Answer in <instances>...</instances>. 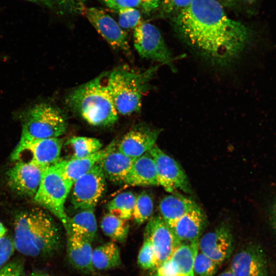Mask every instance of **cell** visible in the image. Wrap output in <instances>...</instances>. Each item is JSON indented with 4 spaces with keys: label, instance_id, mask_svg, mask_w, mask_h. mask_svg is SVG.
<instances>
[{
    "label": "cell",
    "instance_id": "6da1fadb",
    "mask_svg": "<svg viewBox=\"0 0 276 276\" xmlns=\"http://www.w3.org/2000/svg\"><path fill=\"white\" fill-rule=\"evenodd\" d=\"M174 26L189 45L220 65L233 61L252 40L249 28L229 18L216 0H193L177 13Z\"/></svg>",
    "mask_w": 276,
    "mask_h": 276
},
{
    "label": "cell",
    "instance_id": "7a4b0ae2",
    "mask_svg": "<svg viewBox=\"0 0 276 276\" xmlns=\"http://www.w3.org/2000/svg\"><path fill=\"white\" fill-rule=\"evenodd\" d=\"M13 242L15 249L20 253L38 257L56 251L61 238L51 216L41 209L33 208L16 217Z\"/></svg>",
    "mask_w": 276,
    "mask_h": 276
},
{
    "label": "cell",
    "instance_id": "3957f363",
    "mask_svg": "<svg viewBox=\"0 0 276 276\" xmlns=\"http://www.w3.org/2000/svg\"><path fill=\"white\" fill-rule=\"evenodd\" d=\"M106 73L78 86L66 99V104L74 112L95 126H109L118 119V113L104 83Z\"/></svg>",
    "mask_w": 276,
    "mask_h": 276
},
{
    "label": "cell",
    "instance_id": "277c9868",
    "mask_svg": "<svg viewBox=\"0 0 276 276\" xmlns=\"http://www.w3.org/2000/svg\"><path fill=\"white\" fill-rule=\"evenodd\" d=\"M158 67L136 72L120 66L107 73L105 84L118 114L130 115L140 110L143 95Z\"/></svg>",
    "mask_w": 276,
    "mask_h": 276
},
{
    "label": "cell",
    "instance_id": "5b68a950",
    "mask_svg": "<svg viewBox=\"0 0 276 276\" xmlns=\"http://www.w3.org/2000/svg\"><path fill=\"white\" fill-rule=\"evenodd\" d=\"M62 112L46 103L34 105L27 112L22 125L21 141L59 137L67 129Z\"/></svg>",
    "mask_w": 276,
    "mask_h": 276
},
{
    "label": "cell",
    "instance_id": "8992f818",
    "mask_svg": "<svg viewBox=\"0 0 276 276\" xmlns=\"http://www.w3.org/2000/svg\"><path fill=\"white\" fill-rule=\"evenodd\" d=\"M72 188L55 164L44 172L39 187L34 197L37 204L59 219L65 229L69 217L65 213L64 204Z\"/></svg>",
    "mask_w": 276,
    "mask_h": 276
},
{
    "label": "cell",
    "instance_id": "52a82bcc",
    "mask_svg": "<svg viewBox=\"0 0 276 276\" xmlns=\"http://www.w3.org/2000/svg\"><path fill=\"white\" fill-rule=\"evenodd\" d=\"M133 43L140 56L169 65L174 69L173 58L158 29L148 22L134 29Z\"/></svg>",
    "mask_w": 276,
    "mask_h": 276
},
{
    "label": "cell",
    "instance_id": "ba28073f",
    "mask_svg": "<svg viewBox=\"0 0 276 276\" xmlns=\"http://www.w3.org/2000/svg\"><path fill=\"white\" fill-rule=\"evenodd\" d=\"M105 188L106 178L98 163L74 182L71 189V203L78 210L94 209Z\"/></svg>",
    "mask_w": 276,
    "mask_h": 276
},
{
    "label": "cell",
    "instance_id": "9c48e42d",
    "mask_svg": "<svg viewBox=\"0 0 276 276\" xmlns=\"http://www.w3.org/2000/svg\"><path fill=\"white\" fill-rule=\"evenodd\" d=\"M154 159L159 186L168 192L180 189L191 193V189L183 169L172 157L155 145L149 151Z\"/></svg>",
    "mask_w": 276,
    "mask_h": 276
},
{
    "label": "cell",
    "instance_id": "30bf717a",
    "mask_svg": "<svg viewBox=\"0 0 276 276\" xmlns=\"http://www.w3.org/2000/svg\"><path fill=\"white\" fill-rule=\"evenodd\" d=\"M63 143V139L60 137L19 141L11 154V159L17 161L22 154L29 152L31 155L29 160L48 168L60 160Z\"/></svg>",
    "mask_w": 276,
    "mask_h": 276
},
{
    "label": "cell",
    "instance_id": "8fae6325",
    "mask_svg": "<svg viewBox=\"0 0 276 276\" xmlns=\"http://www.w3.org/2000/svg\"><path fill=\"white\" fill-rule=\"evenodd\" d=\"M81 13L112 48L131 54L127 34L112 17L95 7H85Z\"/></svg>",
    "mask_w": 276,
    "mask_h": 276
},
{
    "label": "cell",
    "instance_id": "7c38bea8",
    "mask_svg": "<svg viewBox=\"0 0 276 276\" xmlns=\"http://www.w3.org/2000/svg\"><path fill=\"white\" fill-rule=\"evenodd\" d=\"M16 162L6 173L8 185L17 194L34 198L47 168L31 160Z\"/></svg>",
    "mask_w": 276,
    "mask_h": 276
},
{
    "label": "cell",
    "instance_id": "4fadbf2b",
    "mask_svg": "<svg viewBox=\"0 0 276 276\" xmlns=\"http://www.w3.org/2000/svg\"><path fill=\"white\" fill-rule=\"evenodd\" d=\"M144 238L151 243L159 264L169 258L181 244L160 215L149 219L145 229Z\"/></svg>",
    "mask_w": 276,
    "mask_h": 276
},
{
    "label": "cell",
    "instance_id": "5bb4252c",
    "mask_svg": "<svg viewBox=\"0 0 276 276\" xmlns=\"http://www.w3.org/2000/svg\"><path fill=\"white\" fill-rule=\"evenodd\" d=\"M198 242L180 244L169 258L152 269L150 276H195L193 265Z\"/></svg>",
    "mask_w": 276,
    "mask_h": 276
},
{
    "label": "cell",
    "instance_id": "9a60e30c",
    "mask_svg": "<svg viewBox=\"0 0 276 276\" xmlns=\"http://www.w3.org/2000/svg\"><path fill=\"white\" fill-rule=\"evenodd\" d=\"M229 268L235 276H267L268 274L265 253L257 245H249L238 251Z\"/></svg>",
    "mask_w": 276,
    "mask_h": 276
},
{
    "label": "cell",
    "instance_id": "2e32d148",
    "mask_svg": "<svg viewBox=\"0 0 276 276\" xmlns=\"http://www.w3.org/2000/svg\"><path fill=\"white\" fill-rule=\"evenodd\" d=\"M234 245L232 232L224 224L202 236L199 240L198 248L220 265L231 256Z\"/></svg>",
    "mask_w": 276,
    "mask_h": 276
},
{
    "label": "cell",
    "instance_id": "e0dca14e",
    "mask_svg": "<svg viewBox=\"0 0 276 276\" xmlns=\"http://www.w3.org/2000/svg\"><path fill=\"white\" fill-rule=\"evenodd\" d=\"M160 131L147 125H137L123 137L118 150L132 158L139 157L155 145Z\"/></svg>",
    "mask_w": 276,
    "mask_h": 276
},
{
    "label": "cell",
    "instance_id": "ac0fdd59",
    "mask_svg": "<svg viewBox=\"0 0 276 276\" xmlns=\"http://www.w3.org/2000/svg\"><path fill=\"white\" fill-rule=\"evenodd\" d=\"M117 142H111L106 147L89 156L68 160H60L56 164L67 183L72 187L74 182L88 172L109 152L116 148Z\"/></svg>",
    "mask_w": 276,
    "mask_h": 276
},
{
    "label": "cell",
    "instance_id": "d6986e66",
    "mask_svg": "<svg viewBox=\"0 0 276 276\" xmlns=\"http://www.w3.org/2000/svg\"><path fill=\"white\" fill-rule=\"evenodd\" d=\"M206 224V218L199 206L180 218L171 229L181 244L192 243L199 242Z\"/></svg>",
    "mask_w": 276,
    "mask_h": 276
},
{
    "label": "cell",
    "instance_id": "ffe728a7",
    "mask_svg": "<svg viewBox=\"0 0 276 276\" xmlns=\"http://www.w3.org/2000/svg\"><path fill=\"white\" fill-rule=\"evenodd\" d=\"M67 236L66 253L70 264L83 273H93L95 269L92 264V242L77 235Z\"/></svg>",
    "mask_w": 276,
    "mask_h": 276
},
{
    "label": "cell",
    "instance_id": "44dd1931",
    "mask_svg": "<svg viewBox=\"0 0 276 276\" xmlns=\"http://www.w3.org/2000/svg\"><path fill=\"white\" fill-rule=\"evenodd\" d=\"M124 183L131 186H159L155 164L149 152L134 159Z\"/></svg>",
    "mask_w": 276,
    "mask_h": 276
},
{
    "label": "cell",
    "instance_id": "7402d4cb",
    "mask_svg": "<svg viewBox=\"0 0 276 276\" xmlns=\"http://www.w3.org/2000/svg\"><path fill=\"white\" fill-rule=\"evenodd\" d=\"M135 158L121 152L116 148L99 162L105 178L114 183H124Z\"/></svg>",
    "mask_w": 276,
    "mask_h": 276
},
{
    "label": "cell",
    "instance_id": "603a6c76",
    "mask_svg": "<svg viewBox=\"0 0 276 276\" xmlns=\"http://www.w3.org/2000/svg\"><path fill=\"white\" fill-rule=\"evenodd\" d=\"M198 207L193 200L179 194L165 196L159 205L160 215L171 228L182 216Z\"/></svg>",
    "mask_w": 276,
    "mask_h": 276
},
{
    "label": "cell",
    "instance_id": "cb8c5ba5",
    "mask_svg": "<svg viewBox=\"0 0 276 276\" xmlns=\"http://www.w3.org/2000/svg\"><path fill=\"white\" fill-rule=\"evenodd\" d=\"M94 209L79 210L68 218L67 235H74L83 237L93 242L97 235V224Z\"/></svg>",
    "mask_w": 276,
    "mask_h": 276
},
{
    "label": "cell",
    "instance_id": "d4e9b609",
    "mask_svg": "<svg viewBox=\"0 0 276 276\" xmlns=\"http://www.w3.org/2000/svg\"><path fill=\"white\" fill-rule=\"evenodd\" d=\"M92 264L95 270H106L121 264L120 249L113 241L99 245L93 250Z\"/></svg>",
    "mask_w": 276,
    "mask_h": 276
},
{
    "label": "cell",
    "instance_id": "484cf974",
    "mask_svg": "<svg viewBox=\"0 0 276 276\" xmlns=\"http://www.w3.org/2000/svg\"><path fill=\"white\" fill-rule=\"evenodd\" d=\"M100 226L104 235L113 241L122 243L126 240L129 230L128 220L108 213L103 217Z\"/></svg>",
    "mask_w": 276,
    "mask_h": 276
},
{
    "label": "cell",
    "instance_id": "4316f807",
    "mask_svg": "<svg viewBox=\"0 0 276 276\" xmlns=\"http://www.w3.org/2000/svg\"><path fill=\"white\" fill-rule=\"evenodd\" d=\"M136 195L131 191L121 193L109 201L107 205L108 213L128 220L132 218Z\"/></svg>",
    "mask_w": 276,
    "mask_h": 276
},
{
    "label": "cell",
    "instance_id": "83f0119b",
    "mask_svg": "<svg viewBox=\"0 0 276 276\" xmlns=\"http://www.w3.org/2000/svg\"><path fill=\"white\" fill-rule=\"evenodd\" d=\"M68 143L74 150L71 158H79L91 155L102 149L103 144L99 139L86 136H74Z\"/></svg>",
    "mask_w": 276,
    "mask_h": 276
},
{
    "label": "cell",
    "instance_id": "f1b7e54d",
    "mask_svg": "<svg viewBox=\"0 0 276 276\" xmlns=\"http://www.w3.org/2000/svg\"><path fill=\"white\" fill-rule=\"evenodd\" d=\"M153 199L147 193L142 192L136 196L132 216L134 223L140 225L149 220L153 211Z\"/></svg>",
    "mask_w": 276,
    "mask_h": 276
},
{
    "label": "cell",
    "instance_id": "f546056e",
    "mask_svg": "<svg viewBox=\"0 0 276 276\" xmlns=\"http://www.w3.org/2000/svg\"><path fill=\"white\" fill-rule=\"evenodd\" d=\"M220 265L201 251H198L194 261L193 269L197 276H214Z\"/></svg>",
    "mask_w": 276,
    "mask_h": 276
},
{
    "label": "cell",
    "instance_id": "4dcf8cb0",
    "mask_svg": "<svg viewBox=\"0 0 276 276\" xmlns=\"http://www.w3.org/2000/svg\"><path fill=\"white\" fill-rule=\"evenodd\" d=\"M137 264L145 270H152L158 264V259L150 242L144 238L137 256Z\"/></svg>",
    "mask_w": 276,
    "mask_h": 276
},
{
    "label": "cell",
    "instance_id": "1f68e13d",
    "mask_svg": "<svg viewBox=\"0 0 276 276\" xmlns=\"http://www.w3.org/2000/svg\"><path fill=\"white\" fill-rule=\"evenodd\" d=\"M119 25L123 29H134L141 22L140 11L135 8H125L118 10Z\"/></svg>",
    "mask_w": 276,
    "mask_h": 276
},
{
    "label": "cell",
    "instance_id": "d6a6232c",
    "mask_svg": "<svg viewBox=\"0 0 276 276\" xmlns=\"http://www.w3.org/2000/svg\"><path fill=\"white\" fill-rule=\"evenodd\" d=\"M14 250L13 240L5 236L0 239V269L8 263Z\"/></svg>",
    "mask_w": 276,
    "mask_h": 276
},
{
    "label": "cell",
    "instance_id": "836d02e7",
    "mask_svg": "<svg viewBox=\"0 0 276 276\" xmlns=\"http://www.w3.org/2000/svg\"><path fill=\"white\" fill-rule=\"evenodd\" d=\"M193 0H163L162 10L164 13L170 14L178 13L188 7Z\"/></svg>",
    "mask_w": 276,
    "mask_h": 276
},
{
    "label": "cell",
    "instance_id": "e575fe53",
    "mask_svg": "<svg viewBox=\"0 0 276 276\" xmlns=\"http://www.w3.org/2000/svg\"><path fill=\"white\" fill-rule=\"evenodd\" d=\"M59 8L68 13H81L84 8L85 0H54Z\"/></svg>",
    "mask_w": 276,
    "mask_h": 276
},
{
    "label": "cell",
    "instance_id": "d590c367",
    "mask_svg": "<svg viewBox=\"0 0 276 276\" xmlns=\"http://www.w3.org/2000/svg\"><path fill=\"white\" fill-rule=\"evenodd\" d=\"M23 263L18 260L8 262L0 269V276H24Z\"/></svg>",
    "mask_w": 276,
    "mask_h": 276
},
{
    "label": "cell",
    "instance_id": "8d00e7d4",
    "mask_svg": "<svg viewBox=\"0 0 276 276\" xmlns=\"http://www.w3.org/2000/svg\"><path fill=\"white\" fill-rule=\"evenodd\" d=\"M110 8L119 10L125 8H136L140 6V0H103Z\"/></svg>",
    "mask_w": 276,
    "mask_h": 276
},
{
    "label": "cell",
    "instance_id": "74e56055",
    "mask_svg": "<svg viewBox=\"0 0 276 276\" xmlns=\"http://www.w3.org/2000/svg\"><path fill=\"white\" fill-rule=\"evenodd\" d=\"M140 6L145 13H150L159 6L160 0H140Z\"/></svg>",
    "mask_w": 276,
    "mask_h": 276
},
{
    "label": "cell",
    "instance_id": "f35d334b",
    "mask_svg": "<svg viewBox=\"0 0 276 276\" xmlns=\"http://www.w3.org/2000/svg\"><path fill=\"white\" fill-rule=\"evenodd\" d=\"M269 211L270 223L276 235V197L272 202Z\"/></svg>",
    "mask_w": 276,
    "mask_h": 276
},
{
    "label": "cell",
    "instance_id": "ab89813d",
    "mask_svg": "<svg viewBox=\"0 0 276 276\" xmlns=\"http://www.w3.org/2000/svg\"><path fill=\"white\" fill-rule=\"evenodd\" d=\"M32 3L43 4L50 8H53L55 5L54 0H26Z\"/></svg>",
    "mask_w": 276,
    "mask_h": 276
},
{
    "label": "cell",
    "instance_id": "60d3db41",
    "mask_svg": "<svg viewBox=\"0 0 276 276\" xmlns=\"http://www.w3.org/2000/svg\"><path fill=\"white\" fill-rule=\"evenodd\" d=\"M7 232V229L0 221V239L4 237Z\"/></svg>",
    "mask_w": 276,
    "mask_h": 276
},
{
    "label": "cell",
    "instance_id": "b9f144b4",
    "mask_svg": "<svg viewBox=\"0 0 276 276\" xmlns=\"http://www.w3.org/2000/svg\"><path fill=\"white\" fill-rule=\"evenodd\" d=\"M218 276H235L229 268L227 269Z\"/></svg>",
    "mask_w": 276,
    "mask_h": 276
},
{
    "label": "cell",
    "instance_id": "7bdbcfd3",
    "mask_svg": "<svg viewBox=\"0 0 276 276\" xmlns=\"http://www.w3.org/2000/svg\"><path fill=\"white\" fill-rule=\"evenodd\" d=\"M30 276H50L49 274L42 271H34L33 272Z\"/></svg>",
    "mask_w": 276,
    "mask_h": 276
},
{
    "label": "cell",
    "instance_id": "ee69618b",
    "mask_svg": "<svg viewBox=\"0 0 276 276\" xmlns=\"http://www.w3.org/2000/svg\"><path fill=\"white\" fill-rule=\"evenodd\" d=\"M227 1H233V0H227Z\"/></svg>",
    "mask_w": 276,
    "mask_h": 276
}]
</instances>
